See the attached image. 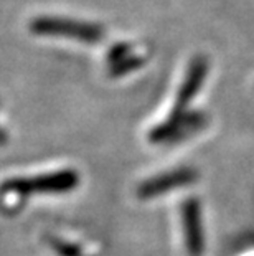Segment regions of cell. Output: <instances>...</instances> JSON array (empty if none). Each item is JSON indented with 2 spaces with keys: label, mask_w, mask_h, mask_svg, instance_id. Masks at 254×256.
Wrapping results in <instances>:
<instances>
[{
  "label": "cell",
  "mask_w": 254,
  "mask_h": 256,
  "mask_svg": "<svg viewBox=\"0 0 254 256\" xmlns=\"http://www.w3.org/2000/svg\"><path fill=\"white\" fill-rule=\"evenodd\" d=\"M76 176L73 172H58L48 174V176L30 178V180H18L13 184H7L5 188H12L17 194L26 195L31 190L36 192H64L76 185Z\"/></svg>",
  "instance_id": "1"
},
{
  "label": "cell",
  "mask_w": 254,
  "mask_h": 256,
  "mask_svg": "<svg viewBox=\"0 0 254 256\" xmlns=\"http://www.w3.org/2000/svg\"><path fill=\"white\" fill-rule=\"evenodd\" d=\"M185 228L188 250L193 256L202 254L203 252V236H202V222H200V212L195 202L185 205Z\"/></svg>",
  "instance_id": "3"
},
{
  "label": "cell",
  "mask_w": 254,
  "mask_h": 256,
  "mask_svg": "<svg viewBox=\"0 0 254 256\" xmlns=\"http://www.w3.org/2000/svg\"><path fill=\"white\" fill-rule=\"evenodd\" d=\"M195 178V174L190 172V170H175V172H169V174H164V176L154 178L147 184H144L140 187L139 194L140 197L144 198H150V197H155V195H160L164 192H169L170 188H177V187H182V185H187L193 182Z\"/></svg>",
  "instance_id": "2"
}]
</instances>
